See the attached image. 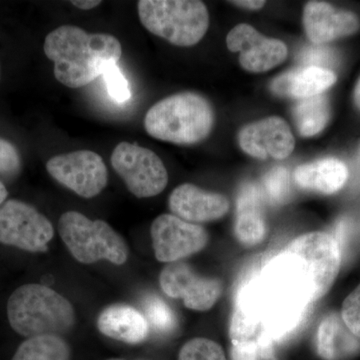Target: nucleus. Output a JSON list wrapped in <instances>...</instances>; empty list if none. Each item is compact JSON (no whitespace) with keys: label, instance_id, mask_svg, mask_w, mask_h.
Masks as SVG:
<instances>
[{"label":"nucleus","instance_id":"nucleus-1","mask_svg":"<svg viewBox=\"0 0 360 360\" xmlns=\"http://www.w3.org/2000/svg\"><path fill=\"white\" fill-rule=\"evenodd\" d=\"M315 302L302 264L283 250L243 279L234 307L259 321L276 343L295 333Z\"/></svg>","mask_w":360,"mask_h":360},{"label":"nucleus","instance_id":"nucleus-2","mask_svg":"<svg viewBox=\"0 0 360 360\" xmlns=\"http://www.w3.org/2000/svg\"><path fill=\"white\" fill-rule=\"evenodd\" d=\"M44 49L53 63L54 77L70 89H80L101 77L106 66L122 58L120 40L106 33H89L63 25L46 35Z\"/></svg>","mask_w":360,"mask_h":360},{"label":"nucleus","instance_id":"nucleus-3","mask_svg":"<svg viewBox=\"0 0 360 360\" xmlns=\"http://www.w3.org/2000/svg\"><path fill=\"white\" fill-rule=\"evenodd\" d=\"M6 311L11 328L26 338L61 336L75 324V311L70 300L44 284H25L14 290Z\"/></svg>","mask_w":360,"mask_h":360},{"label":"nucleus","instance_id":"nucleus-4","mask_svg":"<svg viewBox=\"0 0 360 360\" xmlns=\"http://www.w3.org/2000/svg\"><path fill=\"white\" fill-rule=\"evenodd\" d=\"M214 122L212 105L200 94L181 92L151 106L144 118V127L160 141L191 146L205 141Z\"/></svg>","mask_w":360,"mask_h":360},{"label":"nucleus","instance_id":"nucleus-5","mask_svg":"<svg viewBox=\"0 0 360 360\" xmlns=\"http://www.w3.org/2000/svg\"><path fill=\"white\" fill-rule=\"evenodd\" d=\"M137 11L149 32L176 46L198 44L210 26L207 7L198 0H141Z\"/></svg>","mask_w":360,"mask_h":360},{"label":"nucleus","instance_id":"nucleus-6","mask_svg":"<svg viewBox=\"0 0 360 360\" xmlns=\"http://www.w3.org/2000/svg\"><path fill=\"white\" fill-rule=\"evenodd\" d=\"M58 233L70 255L80 264L108 260L122 265L129 259L127 241L104 220H92L78 212H66L58 220Z\"/></svg>","mask_w":360,"mask_h":360},{"label":"nucleus","instance_id":"nucleus-7","mask_svg":"<svg viewBox=\"0 0 360 360\" xmlns=\"http://www.w3.org/2000/svg\"><path fill=\"white\" fill-rule=\"evenodd\" d=\"M110 162L129 193L136 198H153L167 186V168L160 156L150 149L122 141L113 149Z\"/></svg>","mask_w":360,"mask_h":360},{"label":"nucleus","instance_id":"nucleus-8","mask_svg":"<svg viewBox=\"0 0 360 360\" xmlns=\"http://www.w3.org/2000/svg\"><path fill=\"white\" fill-rule=\"evenodd\" d=\"M284 250L302 264L314 288L315 300H321L330 290L340 269L342 257L335 238L328 232H309L293 239Z\"/></svg>","mask_w":360,"mask_h":360},{"label":"nucleus","instance_id":"nucleus-9","mask_svg":"<svg viewBox=\"0 0 360 360\" xmlns=\"http://www.w3.org/2000/svg\"><path fill=\"white\" fill-rule=\"evenodd\" d=\"M54 236L51 220L34 206L7 200L0 206V243L28 252H44Z\"/></svg>","mask_w":360,"mask_h":360},{"label":"nucleus","instance_id":"nucleus-10","mask_svg":"<svg viewBox=\"0 0 360 360\" xmlns=\"http://www.w3.org/2000/svg\"><path fill=\"white\" fill-rule=\"evenodd\" d=\"M45 167L52 179L84 198H96L108 186V167L94 151L84 149L53 156Z\"/></svg>","mask_w":360,"mask_h":360},{"label":"nucleus","instance_id":"nucleus-11","mask_svg":"<svg viewBox=\"0 0 360 360\" xmlns=\"http://www.w3.org/2000/svg\"><path fill=\"white\" fill-rule=\"evenodd\" d=\"M150 236L156 259L167 264L200 252L210 240L205 227L169 213L153 220Z\"/></svg>","mask_w":360,"mask_h":360},{"label":"nucleus","instance_id":"nucleus-12","mask_svg":"<svg viewBox=\"0 0 360 360\" xmlns=\"http://www.w3.org/2000/svg\"><path fill=\"white\" fill-rule=\"evenodd\" d=\"M161 290L172 298H180L188 309L206 311L213 307L224 291L217 278L200 276L184 262L168 264L160 274Z\"/></svg>","mask_w":360,"mask_h":360},{"label":"nucleus","instance_id":"nucleus-13","mask_svg":"<svg viewBox=\"0 0 360 360\" xmlns=\"http://www.w3.org/2000/svg\"><path fill=\"white\" fill-rule=\"evenodd\" d=\"M226 45L229 51L238 52L239 63L250 72H265L288 58V47L283 41L267 39L246 23L232 28L227 35Z\"/></svg>","mask_w":360,"mask_h":360},{"label":"nucleus","instance_id":"nucleus-14","mask_svg":"<svg viewBox=\"0 0 360 360\" xmlns=\"http://www.w3.org/2000/svg\"><path fill=\"white\" fill-rule=\"evenodd\" d=\"M238 144L252 158L281 160L292 153L295 139L285 120L270 116L243 127L238 134Z\"/></svg>","mask_w":360,"mask_h":360},{"label":"nucleus","instance_id":"nucleus-15","mask_svg":"<svg viewBox=\"0 0 360 360\" xmlns=\"http://www.w3.org/2000/svg\"><path fill=\"white\" fill-rule=\"evenodd\" d=\"M170 212L191 224H200L222 219L229 210V201L219 193L203 191L194 184L177 186L168 198Z\"/></svg>","mask_w":360,"mask_h":360},{"label":"nucleus","instance_id":"nucleus-16","mask_svg":"<svg viewBox=\"0 0 360 360\" xmlns=\"http://www.w3.org/2000/svg\"><path fill=\"white\" fill-rule=\"evenodd\" d=\"M359 25V18L354 13L340 11L326 2L310 1L303 11V26L314 45L354 34Z\"/></svg>","mask_w":360,"mask_h":360},{"label":"nucleus","instance_id":"nucleus-17","mask_svg":"<svg viewBox=\"0 0 360 360\" xmlns=\"http://www.w3.org/2000/svg\"><path fill=\"white\" fill-rule=\"evenodd\" d=\"M232 360L272 359L274 345L257 319L234 307L229 324Z\"/></svg>","mask_w":360,"mask_h":360},{"label":"nucleus","instance_id":"nucleus-18","mask_svg":"<svg viewBox=\"0 0 360 360\" xmlns=\"http://www.w3.org/2000/svg\"><path fill=\"white\" fill-rule=\"evenodd\" d=\"M99 333L106 338L139 345L149 335V324L139 310L125 303H115L104 307L96 319Z\"/></svg>","mask_w":360,"mask_h":360},{"label":"nucleus","instance_id":"nucleus-19","mask_svg":"<svg viewBox=\"0 0 360 360\" xmlns=\"http://www.w3.org/2000/svg\"><path fill=\"white\" fill-rule=\"evenodd\" d=\"M335 82L336 75L331 70L300 66L274 78L270 84V89L276 96L302 101L321 96Z\"/></svg>","mask_w":360,"mask_h":360},{"label":"nucleus","instance_id":"nucleus-20","mask_svg":"<svg viewBox=\"0 0 360 360\" xmlns=\"http://www.w3.org/2000/svg\"><path fill=\"white\" fill-rule=\"evenodd\" d=\"M262 200V193L253 184H246L239 193L234 234L243 245H259L266 236Z\"/></svg>","mask_w":360,"mask_h":360},{"label":"nucleus","instance_id":"nucleus-21","mask_svg":"<svg viewBox=\"0 0 360 360\" xmlns=\"http://www.w3.org/2000/svg\"><path fill=\"white\" fill-rule=\"evenodd\" d=\"M316 349L322 359L347 360L359 354L360 338L348 329L340 314L333 312L319 324Z\"/></svg>","mask_w":360,"mask_h":360},{"label":"nucleus","instance_id":"nucleus-22","mask_svg":"<svg viewBox=\"0 0 360 360\" xmlns=\"http://www.w3.org/2000/svg\"><path fill=\"white\" fill-rule=\"evenodd\" d=\"M348 179L347 165L336 158H323L300 165L295 180L300 188L322 194H333L345 186Z\"/></svg>","mask_w":360,"mask_h":360},{"label":"nucleus","instance_id":"nucleus-23","mask_svg":"<svg viewBox=\"0 0 360 360\" xmlns=\"http://www.w3.org/2000/svg\"><path fill=\"white\" fill-rule=\"evenodd\" d=\"M292 115L302 136L310 137L319 134L330 117L328 97L321 94L298 101L293 108Z\"/></svg>","mask_w":360,"mask_h":360},{"label":"nucleus","instance_id":"nucleus-24","mask_svg":"<svg viewBox=\"0 0 360 360\" xmlns=\"http://www.w3.org/2000/svg\"><path fill=\"white\" fill-rule=\"evenodd\" d=\"M70 345L58 335L27 338L20 345L11 360H70Z\"/></svg>","mask_w":360,"mask_h":360},{"label":"nucleus","instance_id":"nucleus-25","mask_svg":"<svg viewBox=\"0 0 360 360\" xmlns=\"http://www.w3.org/2000/svg\"><path fill=\"white\" fill-rule=\"evenodd\" d=\"M144 316L149 326L160 333H168L176 328V317L165 300L156 295H148L144 300Z\"/></svg>","mask_w":360,"mask_h":360},{"label":"nucleus","instance_id":"nucleus-26","mask_svg":"<svg viewBox=\"0 0 360 360\" xmlns=\"http://www.w3.org/2000/svg\"><path fill=\"white\" fill-rule=\"evenodd\" d=\"M179 360H226V357L219 343L198 338L187 341L181 347Z\"/></svg>","mask_w":360,"mask_h":360},{"label":"nucleus","instance_id":"nucleus-27","mask_svg":"<svg viewBox=\"0 0 360 360\" xmlns=\"http://www.w3.org/2000/svg\"><path fill=\"white\" fill-rule=\"evenodd\" d=\"M265 193L274 202L281 203L290 193V174L285 167L272 168L264 175Z\"/></svg>","mask_w":360,"mask_h":360},{"label":"nucleus","instance_id":"nucleus-28","mask_svg":"<svg viewBox=\"0 0 360 360\" xmlns=\"http://www.w3.org/2000/svg\"><path fill=\"white\" fill-rule=\"evenodd\" d=\"M101 77L105 82L108 94L111 98L115 99L117 103H125L129 101L131 92H130L129 82L125 79L117 63H110L106 66Z\"/></svg>","mask_w":360,"mask_h":360},{"label":"nucleus","instance_id":"nucleus-29","mask_svg":"<svg viewBox=\"0 0 360 360\" xmlns=\"http://www.w3.org/2000/svg\"><path fill=\"white\" fill-rule=\"evenodd\" d=\"M22 160L20 150L7 139L0 137V177L11 179L20 174Z\"/></svg>","mask_w":360,"mask_h":360},{"label":"nucleus","instance_id":"nucleus-30","mask_svg":"<svg viewBox=\"0 0 360 360\" xmlns=\"http://www.w3.org/2000/svg\"><path fill=\"white\" fill-rule=\"evenodd\" d=\"M297 59L302 66H315L329 70V68L335 65L336 58L335 52L328 47L312 45L302 49L298 53Z\"/></svg>","mask_w":360,"mask_h":360},{"label":"nucleus","instance_id":"nucleus-31","mask_svg":"<svg viewBox=\"0 0 360 360\" xmlns=\"http://www.w3.org/2000/svg\"><path fill=\"white\" fill-rule=\"evenodd\" d=\"M340 314L348 329L360 338V284L345 298Z\"/></svg>","mask_w":360,"mask_h":360},{"label":"nucleus","instance_id":"nucleus-32","mask_svg":"<svg viewBox=\"0 0 360 360\" xmlns=\"http://www.w3.org/2000/svg\"><path fill=\"white\" fill-rule=\"evenodd\" d=\"M101 4L103 2L101 0H72L71 1L73 6L77 7L78 9H82V11H90V9L101 6Z\"/></svg>","mask_w":360,"mask_h":360},{"label":"nucleus","instance_id":"nucleus-33","mask_svg":"<svg viewBox=\"0 0 360 360\" xmlns=\"http://www.w3.org/2000/svg\"><path fill=\"white\" fill-rule=\"evenodd\" d=\"M232 4H236L240 7H245V8L252 9V11H257L264 6L265 1H258V0H241V1H232Z\"/></svg>","mask_w":360,"mask_h":360},{"label":"nucleus","instance_id":"nucleus-34","mask_svg":"<svg viewBox=\"0 0 360 360\" xmlns=\"http://www.w3.org/2000/svg\"><path fill=\"white\" fill-rule=\"evenodd\" d=\"M7 196H8V191H7L6 184L0 180V206L6 202Z\"/></svg>","mask_w":360,"mask_h":360},{"label":"nucleus","instance_id":"nucleus-35","mask_svg":"<svg viewBox=\"0 0 360 360\" xmlns=\"http://www.w3.org/2000/svg\"><path fill=\"white\" fill-rule=\"evenodd\" d=\"M354 97V103L360 110V78L359 82H357L356 86H355Z\"/></svg>","mask_w":360,"mask_h":360},{"label":"nucleus","instance_id":"nucleus-36","mask_svg":"<svg viewBox=\"0 0 360 360\" xmlns=\"http://www.w3.org/2000/svg\"><path fill=\"white\" fill-rule=\"evenodd\" d=\"M0 80H1V66H0Z\"/></svg>","mask_w":360,"mask_h":360},{"label":"nucleus","instance_id":"nucleus-37","mask_svg":"<svg viewBox=\"0 0 360 360\" xmlns=\"http://www.w3.org/2000/svg\"><path fill=\"white\" fill-rule=\"evenodd\" d=\"M108 360H123V359H108Z\"/></svg>","mask_w":360,"mask_h":360}]
</instances>
